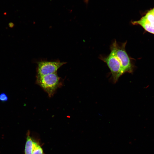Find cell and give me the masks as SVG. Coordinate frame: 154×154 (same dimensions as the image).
Returning a JSON list of instances; mask_svg holds the SVG:
<instances>
[{"label":"cell","instance_id":"6da1fadb","mask_svg":"<svg viewBox=\"0 0 154 154\" xmlns=\"http://www.w3.org/2000/svg\"><path fill=\"white\" fill-rule=\"evenodd\" d=\"M127 41L123 43H119L116 40L110 46V50L120 58L123 63V70L125 73H132L134 66L132 58L128 55L125 50Z\"/></svg>","mask_w":154,"mask_h":154},{"label":"cell","instance_id":"7a4b0ae2","mask_svg":"<svg viewBox=\"0 0 154 154\" xmlns=\"http://www.w3.org/2000/svg\"><path fill=\"white\" fill-rule=\"evenodd\" d=\"M36 83L50 97L53 96L56 89L61 84L60 78L57 72L37 77Z\"/></svg>","mask_w":154,"mask_h":154},{"label":"cell","instance_id":"3957f363","mask_svg":"<svg viewBox=\"0 0 154 154\" xmlns=\"http://www.w3.org/2000/svg\"><path fill=\"white\" fill-rule=\"evenodd\" d=\"M99 58L106 64L110 70L113 82L116 83L124 74L122 64L120 58L111 50L107 56H101Z\"/></svg>","mask_w":154,"mask_h":154},{"label":"cell","instance_id":"277c9868","mask_svg":"<svg viewBox=\"0 0 154 154\" xmlns=\"http://www.w3.org/2000/svg\"><path fill=\"white\" fill-rule=\"evenodd\" d=\"M66 62L42 61L37 63V77L57 72L58 69Z\"/></svg>","mask_w":154,"mask_h":154},{"label":"cell","instance_id":"5b68a950","mask_svg":"<svg viewBox=\"0 0 154 154\" xmlns=\"http://www.w3.org/2000/svg\"><path fill=\"white\" fill-rule=\"evenodd\" d=\"M133 25H139L147 31L154 34V27H153L146 20L144 16L140 19L131 22Z\"/></svg>","mask_w":154,"mask_h":154},{"label":"cell","instance_id":"8992f818","mask_svg":"<svg viewBox=\"0 0 154 154\" xmlns=\"http://www.w3.org/2000/svg\"><path fill=\"white\" fill-rule=\"evenodd\" d=\"M35 140V139L30 135V131H28L27 134L25 154H32Z\"/></svg>","mask_w":154,"mask_h":154},{"label":"cell","instance_id":"52a82bcc","mask_svg":"<svg viewBox=\"0 0 154 154\" xmlns=\"http://www.w3.org/2000/svg\"><path fill=\"white\" fill-rule=\"evenodd\" d=\"M32 154H45L39 141L35 139Z\"/></svg>","mask_w":154,"mask_h":154},{"label":"cell","instance_id":"ba28073f","mask_svg":"<svg viewBox=\"0 0 154 154\" xmlns=\"http://www.w3.org/2000/svg\"><path fill=\"white\" fill-rule=\"evenodd\" d=\"M144 17L151 25L154 27V15L150 11L146 14Z\"/></svg>","mask_w":154,"mask_h":154},{"label":"cell","instance_id":"9c48e42d","mask_svg":"<svg viewBox=\"0 0 154 154\" xmlns=\"http://www.w3.org/2000/svg\"><path fill=\"white\" fill-rule=\"evenodd\" d=\"M8 100V97L7 95L4 92L0 94V101L3 102H7Z\"/></svg>","mask_w":154,"mask_h":154},{"label":"cell","instance_id":"30bf717a","mask_svg":"<svg viewBox=\"0 0 154 154\" xmlns=\"http://www.w3.org/2000/svg\"><path fill=\"white\" fill-rule=\"evenodd\" d=\"M9 26L11 27H13V23H9Z\"/></svg>","mask_w":154,"mask_h":154},{"label":"cell","instance_id":"8fae6325","mask_svg":"<svg viewBox=\"0 0 154 154\" xmlns=\"http://www.w3.org/2000/svg\"><path fill=\"white\" fill-rule=\"evenodd\" d=\"M150 11L154 15V8L150 10Z\"/></svg>","mask_w":154,"mask_h":154},{"label":"cell","instance_id":"7c38bea8","mask_svg":"<svg viewBox=\"0 0 154 154\" xmlns=\"http://www.w3.org/2000/svg\"><path fill=\"white\" fill-rule=\"evenodd\" d=\"M87 1H88V0H86Z\"/></svg>","mask_w":154,"mask_h":154}]
</instances>
